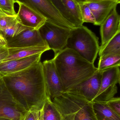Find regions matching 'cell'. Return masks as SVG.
<instances>
[{
    "label": "cell",
    "mask_w": 120,
    "mask_h": 120,
    "mask_svg": "<svg viewBox=\"0 0 120 120\" xmlns=\"http://www.w3.org/2000/svg\"><path fill=\"white\" fill-rule=\"evenodd\" d=\"M86 2L89 1H116L118 4H120V0H86Z\"/></svg>",
    "instance_id": "f1b7e54d"
},
{
    "label": "cell",
    "mask_w": 120,
    "mask_h": 120,
    "mask_svg": "<svg viewBox=\"0 0 120 120\" xmlns=\"http://www.w3.org/2000/svg\"><path fill=\"white\" fill-rule=\"evenodd\" d=\"M7 41L3 36L0 33V46H6Z\"/></svg>",
    "instance_id": "4316f807"
},
{
    "label": "cell",
    "mask_w": 120,
    "mask_h": 120,
    "mask_svg": "<svg viewBox=\"0 0 120 120\" xmlns=\"http://www.w3.org/2000/svg\"><path fill=\"white\" fill-rule=\"evenodd\" d=\"M97 120H120V117L112 110L106 102L92 101Z\"/></svg>",
    "instance_id": "ac0fdd59"
},
{
    "label": "cell",
    "mask_w": 120,
    "mask_h": 120,
    "mask_svg": "<svg viewBox=\"0 0 120 120\" xmlns=\"http://www.w3.org/2000/svg\"><path fill=\"white\" fill-rule=\"evenodd\" d=\"M14 0H0V10L7 15H16L17 13L15 9Z\"/></svg>",
    "instance_id": "603a6c76"
},
{
    "label": "cell",
    "mask_w": 120,
    "mask_h": 120,
    "mask_svg": "<svg viewBox=\"0 0 120 120\" xmlns=\"http://www.w3.org/2000/svg\"><path fill=\"white\" fill-rule=\"evenodd\" d=\"M0 120H12L9 118H5L0 117Z\"/></svg>",
    "instance_id": "4dcf8cb0"
},
{
    "label": "cell",
    "mask_w": 120,
    "mask_h": 120,
    "mask_svg": "<svg viewBox=\"0 0 120 120\" xmlns=\"http://www.w3.org/2000/svg\"><path fill=\"white\" fill-rule=\"evenodd\" d=\"M42 63L47 92L52 100L64 93L63 86L53 58Z\"/></svg>",
    "instance_id": "9c48e42d"
},
{
    "label": "cell",
    "mask_w": 120,
    "mask_h": 120,
    "mask_svg": "<svg viewBox=\"0 0 120 120\" xmlns=\"http://www.w3.org/2000/svg\"><path fill=\"white\" fill-rule=\"evenodd\" d=\"M120 67V55L110 54L99 57L98 70L103 71L113 67Z\"/></svg>",
    "instance_id": "ffe728a7"
},
{
    "label": "cell",
    "mask_w": 120,
    "mask_h": 120,
    "mask_svg": "<svg viewBox=\"0 0 120 120\" xmlns=\"http://www.w3.org/2000/svg\"><path fill=\"white\" fill-rule=\"evenodd\" d=\"M53 59L64 92L91 77L98 70L94 64L68 48L55 54Z\"/></svg>",
    "instance_id": "7a4b0ae2"
},
{
    "label": "cell",
    "mask_w": 120,
    "mask_h": 120,
    "mask_svg": "<svg viewBox=\"0 0 120 120\" xmlns=\"http://www.w3.org/2000/svg\"><path fill=\"white\" fill-rule=\"evenodd\" d=\"M9 55L8 49L6 46H0V63L3 62Z\"/></svg>",
    "instance_id": "484cf974"
},
{
    "label": "cell",
    "mask_w": 120,
    "mask_h": 120,
    "mask_svg": "<svg viewBox=\"0 0 120 120\" xmlns=\"http://www.w3.org/2000/svg\"><path fill=\"white\" fill-rule=\"evenodd\" d=\"M79 4L82 3L86 2V0H75Z\"/></svg>",
    "instance_id": "f546056e"
},
{
    "label": "cell",
    "mask_w": 120,
    "mask_h": 120,
    "mask_svg": "<svg viewBox=\"0 0 120 120\" xmlns=\"http://www.w3.org/2000/svg\"><path fill=\"white\" fill-rule=\"evenodd\" d=\"M83 22L91 23L96 25L95 18L91 11L85 3L79 4Z\"/></svg>",
    "instance_id": "7402d4cb"
},
{
    "label": "cell",
    "mask_w": 120,
    "mask_h": 120,
    "mask_svg": "<svg viewBox=\"0 0 120 120\" xmlns=\"http://www.w3.org/2000/svg\"><path fill=\"white\" fill-rule=\"evenodd\" d=\"M119 83H120V82H119Z\"/></svg>",
    "instance_id": "d6a6232c"
},
{
    "label": "cell",
    "mask_w": 120,
    "mask_h": 120,
    "mask_svg": "<svg viewBox=\"0 0 120 120\" xmlns=\"http://www.w3.org/2000/svg\"><path fill=\"white\" fill-rule=\"evenodd\" d=\"M42 54L2 62L0 63V74L6 75L25 70L41 61Z\"/></svg>",
    "instance_id": "4fadbf2b"
},
{
    "label": "cell",
    "mask_w": 120,
    "mask_h": 120,
    "mask_svg": "<svg viewBox=\"0 0 120 120\" xmlns=\"http://www.w3.org/2000/svg\"><path fill=\"white\" fill-rule=\"evenodd\" d=\"M17 16L21 24L34 29L38 30L45 24V17L23 4L19 3Z\"/></svg>",
    "instance_id": "7c38bea8"
},
{
    "label": "cell",
    "mask_w": 120,
    "mask_h": 120,
    "mask_svg": "<svg viewBox=\"0 0 120 120\" xmlns=\"http://www.w3.org/2000/svg\"><path fill=\"white\" fill-rule=\"evenodd\" d=\"M106 103L120 117V97H113Z\"/></svg>",
    "instance_id": "cb8c5ba5"
},
{
    "label": "cell",
    "mask_w": 120,
    "mask_h": 120,
    "mask_svg": "<svg viewBox=\"0 0 120 120\" xmlns=\"http://www.w3.org/2000/svg\"><path fill=\"white\" fill-rule=\"evenodd\" d=\"M66 48L73 50L92 64L96 59L100 49L98 38L83 25L71 30Z\"/></svg>",
    "instance_id": "277c9868"
},
{
    "label": "cell",
    "mask_w": 120,
    "mask_h": 120,
    "mask_svg": "<svg viewBox=\"0 0 120 120\" xmlns=\"http://www.w3.org/2000/svg\"><path fill=\"white\" fill-rule=\"evenodd\" d=\"M26 111L10 92L0 74V117L20 120Z\"/></svg>",
    "instance_id": "52a82bcc"
},
{
    "label": "cell",
    "mask_w": 120,
    "mask_h": 120,
    "mask_svg": "<svg viewBox=\"0 0 120 120\" xmlns=\"http://www.w3.org/2000/svg\"><path fill=\"white\" fill-rule=\"evenodd\" d=\"M120 19V15L117 12L116 8H115L100 26L101 40V46L105 45L117 34Z\"/></svg>",
    "instance_id": "5bb4252c"
},
{
    "label": "cell",
    "mask_w": 120,
    "mask_h": 120,
    "mask_svg": "<svg viewBox=\"0 0 120 120\" xmlns=\"http://www.w3.org/2000/svg\"><path fill=\"white\" fill-rule=\"evenodd\" d=\"M91 11L96 25L101 26L118 4L113 1H96L85 2Z\"/></svg>",
    "instance_id": "9a60e30c"
},
{
    "label": "cell",
    "mask_w": 120,
    "mask_h": 120,
    "mask_svg": "<svg viewBox=\"0 0 120 120\" xmlns=\"http://www.w3.org/2000/svg\"><path fill=\"white\" fill-rule=\"evenodd\" d=\"M120 32V23H119V26H118V31L117 32Z\"/></svg>",
    "instance_id": "1f68e13d"
},
{
    "label": "cell",
    "mask_w": 120,
    "mask_h": 120,
    "mask_svg": "<svg viewBox=\"0 0 120 120\" xmlns=\"http://www.w3.org/2000/svg\"><path fill=\"white\" fill-rule=\"evenodd\" d=\"M70 29L63 28L47 22L38 30L39 34L55 54L66 47L70 36Z\"/></svg>",
    "instance_id": "8992f818"
},
{
    "label": "cell",
    "mask_w": 120,
    "mask_h": 120,
    "mask_svg": "<svg viewBox=\"0 0 120 120\" xmlns=\"http://www.w3.org/2000/svg\"><path fill=\"white\" fill-rule=\"evenodd\" d=\"M37 108H34L26 111L22 116L20 120H37Z\"/></svg>",
    "instance_id": "d4e9b609"
},
{
    "label": "cell",
    "mask_w": 120,
    "mask_h": 120,
    "mask_svg": "<svg viewBox=\"0 0 120 120\" xmlns=\"http://www.w3.org/2000/svg\"><path fill=\"white\" fill-rule=\"evenodd\" d=\"M15 3L23 4L41 14L47 19V22L59 26L75 28L66 16L51 0H14Z\"/></svg>",
    "instance_id": "5b68a950"
},
{
    "label": "cell",
    "mask_w": 120,
    "mask_h": 120,
    "mask_svg": "<svg viewBox=\"0 0 120 120\" xmlns=\"http://www.w3.org/2000/svg\"><path fill=\"white\" fill-rule=\"evenodd\" d=\"M6 40L8 48L48 46L41 38L39 30L33 29H28L18 36Z\"/></svg>",
    "instance_id": "8fae6325"
},
{
    "label": "cell",
    "mask_w": 120,
    "mask_h": 120,
    "mask_svg": "<svg viewBox=\"0 0 120 120\" xmlns=\"http://www.w3.org/2000/svg\"><path fill=\"white\" fill-rule=\"evenodd\" d=\"M20 22L17 15H7L0 10V33L6 29Z\"/></svg>",
    "instance_id": "44dd1931"
},
{
    "label": "cell",
    "mask_w": 120,
    "mask_h": 120,
    "mask_svg": "<svg viewBox=\"0 0 120 120\" xmlns=\"http://www.w3.org/2000/svg\"><path fill=\"white\" fill-rule=\"evenodd\" d=\"M53 2L55 5L57 7V8L61 11H63V8L61 5V4L60 2V0H51Z\"/></svg>",
    "instance_id": "83f0119b"
},
{
    "label": "cell",
    "mask_w": 120,
    "mask_h": 120,
    "mask_svg": "<svg viewBox=\"0 0 120 120\" xmlns=\"http://www.w3.org/2000/svg\"><path fill=\"white\" fill-rule=\"evenodd\" d=\"M120 79V67L110 68L102 71L100 90L93 101L106 102L114 97L117 92L116 84Z\"/></svg>",
    "instance_id": "ba28073f"
},
{
    "label": "cell",
    "mask_w": 120,
    "mask_h": 120,
    "mask_svg": "<svg viewBox=\"0 0 120 120\" xmlns=\"http://www.w3.org/2000/svg\"><path fill=\"white\" fill-rule=\"evenodd\" d=\"M3 77L10 92L26 111L38 108L50 98L41 61L25 70Z\"/></svg>",
    "instance_id": "6da1fadb"
},
{
    "label": "cell",
    "mask_w": 120,
    "mask_h": 120,
    "mask_svg": "<svg viewBox=\"0 0 120 120\" xmlns=\"http://www.w3.org/2000/svg\"><path fill=\"white\" fill-rule=\"evenodd\" d=\"M52 101L65 120H97L93 102L79 95L65 92Z\"/></svg>",
    "instance_id": "3957f363"
},
{
    "label": "cell",
    "mask_w": 120,
    "mask_h": 120,
    "mask_svg": "<svg viewBox=\"0 0 120 120\" xmlns=\"http://www.w3.org/2000/svg\"><path fill=\"white\" fill-rule=\"evenodd\" d=\"M8 49L9 55L3 62L22 59L36 54L43 53L50 50L48 46Z\"/></svg>",
    "instance_id": "e0dca14e"
},
{
    "label": "cell",
    "mask_w": 120,
    "mask_h": 120,
    "mask_svg": "<svg viewBox=\"0 0 120 120\" xmlns=\"http://www.w3.org/2000/svg\"><path fill=\"white\" fill-rule=\"evenodd\" d=\"M101 77L102 71L98 70L91 77L74 86L66 92L79 95L92 102L100 90Z\"/></svg>",
    "instance_id": "30bf717a"
},
{
    "label": "cell",
    "mask_w": 120,
    "mask_h": 120,
    "mask_svg": "<svg viewBox=\"0 0 120 120\" xmlns=\"http://www.w3.org/2000/svg\"><path fill=\"white\" fill-rule=\"evenodd\" d=\"M65 15L75 28L82 26L83 22L79 4L75 0H60Z\"/></svg>",
    "instance_id": "2e32d148"
},
{
    "label": "cell",
    "mask_w": 120,
    "mask_h": 120,
    "mask_svg": "<svg viewBox=\"0 0 120 120\" xmlns=\"http://www.w3.org/2000/svg\"><path fill=\"white\" fill-rule=\"evenodd\" d=\"M98 53L99 57L110 54L120 55V32H117L105 45L100 46Z\"/></svg>",
    "instance_id": "d6986e66"
}]
</instances>
